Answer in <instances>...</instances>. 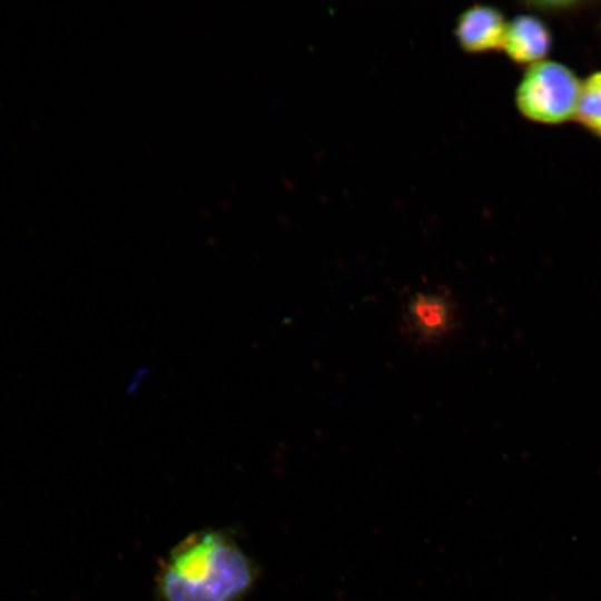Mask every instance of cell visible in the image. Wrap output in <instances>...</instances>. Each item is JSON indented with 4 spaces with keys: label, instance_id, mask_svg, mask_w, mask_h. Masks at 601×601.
I'll use <instances>...</instances> for the list:
<instances>
[{
    "label": "cell",
    "instance_id": "obj_1",
    "mask_svg": "<svg viewBox=\"0 0 601 601\" xmlns=\"http://www.w3.org/2000/svg\"><path fill=\"white\" fill-rule=\"evenodd\" d=\"M258 568L227 531L203 529L176 544L156 575L159 601H240Z\"/></svg>",
    "mask_w": 601,
    "mask_h": 601
},
{
    "label": "cell",
    "instance_id": "obj_2",
    "mask_svg": "<svg viewBox=\"0 0 601 601\" xmlns=\"http://www.w3.org/2000/svg\"><path fill=\"white\" fill-rule=\"evenodd\" d=\"M581 85L566 65L546 59L526 68L515 88V106L530 121L561 125L575 118Z\"/></svg>",
    "mask_w": 601,
    "mask_h": 601
},
{
    "label": "cell",
    "instance_id": "obj_3",
    "mask_svg": "<svg viewBox=\"0 0 601 601\" xmlns=\"http://www.w3.org/2000/svg\"><path fill=\"white\" fill-rule=\"evenodd\" d=\"M401 327L405 337L416 346H441L461 328L459 304L446 288L415 289L402 304Z\"/></svg>",
    "mask_w": 601,
    "mask_h": 601
},
{
    "label": "cell",
    "instance_id": "obj_4",
    "mask_svg": "<svg viewBox=\"0 0 601 601\" xmlns=\"http://www.w3.org/2000/svg\"><path fill=\"white\" fill-rule=\"evenodd\" d=\"M552 46L551 29L539 16L521 13L508 21L502 50L512 62L533 66L546 60Z\"/></svg>",
    "mask_w": 601,
    "mask_h": 601
},
{
    "label": "cell",
    "instance_id": "obj_5",
    "mask_svg": "<svg viewBox=\"0 0 601 601\" xmlns=\"http://www.w3.org/2000/svg\"><path fill=\"white\" fill-rule=\"evenodd\" d=\"M506 24L500 9L474 4L459 16L454 35L464 51L483 53L502 49Z\"/></svg>",
    "mask_w": 601,
    "mask_h": 601
},
{
    "label": "cell",
    "instance_id": "obj_6",
    "mask_svg": "<svg viewBox=\"0 0 601 601\" xmlns=\"http://www.w3.org/2000/svg\"><path fill=\"white\" fill-rule=\"evenodd\" d=\"M574 119L601 139V70L591 72L582 81Z\"/></svg>",
    "mask_w": 601,
    "mask_h": 601
},
{
    "label": "cell",
    "instance_id": "obj_7",
    "mask_svg": "<svg viewBox=\"0 0 601 601\" xmlns=\"http://www.w3.org/2000/svg\"><path fill=\"white\" fill-rule=\"evenodd\" d=\"M526 6L538 12L543 13H565L574 11L579 7L584 6L581 1H529Z\"/></svg>",
    "mask_w": 601,
    "mask_h": 601
},
{
    "label": "cell",
    "instance_id": "obj_8",
    "mask_svg": "<svg viewBox=\"0 0 601 601\" xmlns=\"http://www.w3.org/2000/svg\"><path fill=\"white\" fill-rule=\"evenodd\" d=\"M599 29L601 30V21H600V24H599Z\"/></svg>",
    "mask_w": 601,
    "mask_h": 601
}]
</instances>
